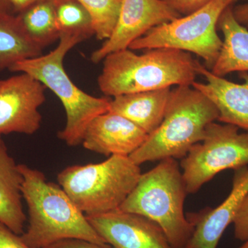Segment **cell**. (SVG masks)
Returning a JSON list of instances; mask_svg holds the SVG:
<instances>
[{
    "label": "cell",
    "mask_w": 248,
    "mask_h": 248,
    "mask_svg": "<svg viewBox=\"0 0 248 248\" xmlns=\"http://www.w3.org/2000/svg\"><path fill=\"white\" fill-rule=\"evenodd\" d=\"M23 177L21 191L29 209V225L21 238L32 248H45L68 239L107 244L61 186L27 165H18Z\"/></svg>",
    "instance_id": "obj_1"
},
{
    "label": "cell",
    "mask_w": 248,
    "mask_h": 248,
    "mask_svg": "<svg viewBox=\"0 0 248 248\" xmlns=\"http://www.w3.org/2000/svg\"><path fill=\"white\" fill-rule=\"evenodd\" d=\"M98 77L99 89L107 97L192 86L197 60L177 49L159 48L138 55L130 48L107 55Z\"/></svg>",
    "instance_id": "obj_2"
},
{
    "label": "cell",
    "mask_w": 248,
    "mask_h": 248,
    "mask_svg": "<svg viewBox=\"0 0 248 248\" xmlns=\"http://www.w3.org/2000/svg\"><path fill=\"white\" fill-rule=\"evenodd\" d=\"M213 102L192 86L171 90L162 122L146 141L130 156L135 164L183 159L202 141L209 125L218 120Z\"/></svg>",
    "instance_id": "obj_3"
},
{
    "label": "cell",
    "mask_w": 248,
    "mask_h": 248,
    "mask_svg": "<svg viewBox=\"0 0 248 248\" xmlns=\"http://www.w3.org/2000/svg\"><path fill=\"white\" fill-rule=\"evenodd\" d=\"M141 174L120 210L146 217L158 225L174 248H186L195 223L184 213L185 183L180 164L169 158Z\"/></svg>",
    "instance_id": "obj_4"
},
{
    "label": "cell",
    "mask_w": 248,
    "mask_h": 248,
    "mask_svg": "<svg viewBox=\"0 0 248 248\" xmlns=\"http://www.w3.org/2000/svg\"><path fill=\"white\" fill-rule=\"evenodd\" d=\"M83 40L62 35L50 53L17 62L9 71L30 75L50 89L61 101L66 115L64 128L58 138L68 146L81 144L86 128L97 116L108 112L110 99L96 97L78 88L67 74L63 60L67 53Z\"/></svg>",
    "instance_id": "obj_5"
},
{
    "label": "cell",
    "mask_w": 248,
    "mask_h": 248,
    "mask_svg": "<svg viewBox=\"0 0 248 248\" xmlns=\"http://www.w3.org/2000/svg\"><path fill=\"white\" fill-rule=\"evenodd\" d=\"M130 156L112 155L99 164L68 166L58 174L60 186L86 217L118 210L141 177Z\"/></svg>",
    "instance_id": "obj_6"
},
{
    "label": "cell",
    "mask_w": 248,
    "mask_h": 248,
    "mask_svg": "<svg viewBox=\"0 0 248 248\" xmlns=\"http://www.w3.org/2000/svg\"><path fill=\"white\" fill-rule=\"evenodd\" d=\"M237 0H212L195 12L176 18L151 30L130 45V50L177 49L195 54L211 70L221 51L223 40L217 33L223 11Z\"/></svg>",
    "instance_id": "obj_7"
},
{
    "label": "cell",
    "mask_w": 248,
    "mask_h": 248,
    "mask_svg": "<svg viewBox=\"0 0 248 248\" xmlns=\"http://www.w3.org/2000/svg\"><path fill=\"white\" fill-rule=\"evenodd\" d=\"M213 122L202 141L195 145L180 163L187 194H195L218 173L248 166V130Z\"/></svg>",
    "instance_id": "obj_8"
},
{
    "label": "cell",
    "mask_w": 248,
    "mask_h": 248,
    "mask_svg": "<svg viewBox=\"0 0 248 248\" xmlns=\"http://www.w3.org/2000/svg\"><path fill=\"white\" fill-rule=\"evenodd\" d=\"M46 88L27 73L0 79V136L32 135L40 129L39 109L45 102Z\"/></svg>",
    "instance_id": "obj_9"
},
{
    "label": "cell",
    "mask_w": 248,
    "mask_h": 248,
    "mask_svg": "<svg viewBox=\"0 0 248 248\" xmlns=\"http://www.w3.org/2000/svg\"><path fill=\"white\" fill-rule=\"evenodd\" d=\"M179 17L162 0H122L115 29L102 46L93 52L91 61L97 63L111 53L129 48L153 28Z\"/></svg>",
    "instance_id": "obj_10"
},
{
    "label": "cell",
    "mask_w": 248,
    "mask_h": 248,
    "mask_svg": "<svg viewBox=\"0 0 248 248\" xmlns=\"http://www.w3.org/2000/svg\"><path fill=\"white\" fill-rule=\"evenodd\" d=\"M86 217L97 234L114 248H174L156 223L138 214L118 209Z\"/></svg>",
    "instance_id": "obj_11"
},
{
    "label": "cell",
    "mask_w": 248,
    "mask_h": 248,
    "mask_svg": "<svg viewBox=\"0 0 248 248\" xmlns=\"http://www.w3.org/2000/svg\"><path fill=\"white\" fill-rule=\"evenodd\" d=\"M148 136L131 121L108 111L91 122L81 144L86 150L106 156H130L146 141Z\"/></svg>",
    "instance_id": "obj_12"
},
{
    "label": "cell",
    "mask_w": 248,
    "mask_h": 248,
    "mask_svg": "<svg viewBox=\"0 0 248 248\" xmlns=\"http://www.w3.org/2000/svg\"><path fill=\"white\" fill-rule=\"evenodd\" d=\"M197 71L206 82L192 83V86L213 103L218 112V122L248 130V73H240L242 84H236L214 75L197 60Z\"/></svg>",
    "instance_id": "obj_13"
},
{
    "label": "cell",
    "mask_w": 248,
    "mask_h": 248,
    "mask_svg": "<svg viewBox=\"0 0 248 248\" xmlns=\"http://www.w3.org/2000/svg\"><path fill=\"white\" fill-rule=\"evenodd\" d=\"M248 192V166H245L234 170L232 190L226 200L193 221L195 229L186 248H217Z\"/></svg>",
    "instance_id": "obj_14"
},
{
    "label": "cell",
    "mask_w": 248,
    "mask_h": 248,
    "mask_svg": "<svg viewBox=\"0 0 248 248\" xmlns=\"http://www.w3.org/2000/svg\"><path fill=\"white\" fill-rule=\"evenodd\" d=\"M171 90L168 88L117 96L110 99L109 111L123 116L151 135L164 119Z\"/></svg>",
    "instance_id": "obj_15"
},
{
    "label": "cell",
    "mask_w": 248,
    "mask_h": 248,
    "mask_svg": "<svg viewBox=\"0 0 248 248\" xmlns=\"http://www.w3.org/2000/svg\"><path fill=\"white\" fill-rule=\"evenodd\" d=\"M22 182L18 165L0 136V223L20 236L27 219L22 204Z\"/></svg>",
    "instance_id": "obj_16"
},
{
    "label": "cell",
    "mask_w": 248,
    "mask_h": 248,
    "mask_svg": "<svg viewBox=\"0 0 248 248\" xmlns=\"http://www.w3.org/2000/svg\"><path fill=\"white\" fill-rule=\"evenodd\" d=\"M232 8H227L218 19V27L223 35V45L210 70L222 78L234 72H248V29L236 20Z\"/></svg>",
    "instance_id": "obj_17"
},
{
    "label": "cell",
    "mask_w": 248,
    "mask_h": 248,
    "mask_svg": "<svg viewBox=\"0 0 248 248\" xmlns=\"http://www.w3.org/2000/svg\"><path fill=\"white\" fill-rule=\"evenodd\" d=\"M42 50L28 37L16 15L0 14V73L17 62L40 56Z\"/></svg>",
    "instance_id": "obj_18"
},
{
    "label": "cell",
    "mask_w": 248,
    "mask_h": 248,
    "mask_svg": "<svg viewBox=\"0 0 248 248\" xmlns=\"http://www.w3.org/2000/svg\"><path fill=\"white\" fill-rule=\"evenodd\" d=\"M16 16L29 39L40 48L44 49L60 40L54 1L36 3Z\"/></svg>",
    "instance_id": "obj_19"
},
{
    "label": "cell",
    "mask_w": 248,
    "mask_h": 248,
    "mask_svg": "<svg viewBox=\"0 0 248 248\" xmlns=\"http://www.w3.org/2000/svg\"><path fill=\"white\" fill-rule=\"evenodd\" d=\"M55 8L60 35L75 36L84 41L94 35L92 18L79 1L58 0Z\"/></svg>",
    "instance_id": "obj_20"
},
{
    "label": "cell",
    "mask_w": 248,
    "mask_h": 248,
    "mask_svg": "<svg viewBox=\"0 0 248 248\" xmlns=\"http://www.w3.org/2000/svg\"><path fill=\"white\" fill-rule=\"evenodd\" d=\"M92 18L94 35L107 40L112 34L118 19L122 0H77Z\"/></svg>",
    "instance_id": "obj_21"
},
{
    "label": "cell",
    "mask_w": 248,
    "mask_h": 248,
    "mask_svg": "<svg viewBox=\"0 0 248 248\" xmlns=\"http://www.w3.org/2000/svg\"><path fill=\"white\" fill-rule=\"evenodd\" d=\"M234 237L241 241L248 239V192L245 196L244 200L234 221Z\"/></svg>",
    "instance_id": "obj_22"
},
{
    "label": "cell",
    "mask_w": 248,
    "mask_h": 248,
    "mask_svg": "<svg viewBox=\"0 0 248 248\" xmlns=\"http://www.w3.org/2000/svg\"><path fill=\"white\" fill-rule=\"evenodd\" d=\"M181 16L195 12L208 4L212 0H162Z\"/></svg>",
    "instance_id": "obj_23"
},
{
    "label": "cell",
    "mask_w": 248,
    "mask_h": 248,
    "mask_svg": "<svg viewBox=\"0 0 248 248\" xmlns=\"http://www.w3.org/2000/svg\"><path fill=\"white\" fill-rule=\"evenodd\" d=\"M0 248H32L28 246L20 235L15 234L6 226L0 223Z\"/></svg>",
    "instance_id": "obj_24"
},
{
    "label": "cell",
    "mask_w": 248,
    "mask_h": 248,
    "mask_svg": "<svg viewBox=\"0 0 248 248\" xmlns=\"http://www.w3.org/2000/svg\"><path fill=\"white\" fill-rule=\"evenodd\" d=\"M45 248H114L108 244H97L86 240L68 239L62 240L58 242Z\"/></svg>",
    "instance_id": "obj_25"
},
{
    "label": "cell",
    "mask_w": 248,
    "mask_h": 248,
    "mask_svg": "<svg viewBox=\"0 0 248 248\" xmlns=\"http://www.w3.org/2000/svg\"><path fill=\"white\" fill-rule=\"evenodd\" d=\"M8 1L11 6L13 14L17 15L23 10L27 9L29 6L36 3L45 1H51L55 2L58 0H8Z\"/></svg>",
    "instance_id": "obj_26"
},
{
    "label": "cell",
    "mask_w": 248,
    "mask_h": 248,
    "mask_svg": "<svg viewBox=\"0 0 248 248\" xmlns=\"http://www.w3.org/2000/svg\"><path fill=\"white\" fill-rule=\"evenodd\" d=\"M233 14L236 20L246 26L248 24V2L246 4L238 5L232 8Z\"/></svg>",
    "instance_id": "obj_27"
},
{
    "label": "cell",
    "mask_w": 248,
    "mask_h": 248,
    "mask_svg": "<svg viewBox=\"0 0 248 248\" xmlns=\"http://www.w3.org/2000/svg\"><path fill=\"white\" fill-rule=\"evenodd\" d=\"M0 14H13L8 0H0Z\"/></svg>",
    "instance_id": "obj_28"
},
{
    "label": "cell",
    "mask_w": 248,
    "mask_h": 248,
    "mask_svg": "<svg viewBox=\"0 0 248 248\" xmlns=\"http://www.w3.org/2000/svg\"><path fill=\"white\" fill-rule=\"evenodd\" d=\"M238 248H248V239L244 241V244Z\"/></svg>",
    "instance_id": "obj_29"
},
{
    "label": "cell",
    "mask_w": 248,
    "mask_h": 248,
    "mask_svg": "<svg viewBox=\"0 0 248 248\" xmlns=\"http://www.w3.org/2000/svg\"><path fill=\"white\" fill-rule=\"evenodd\" d=\"M246 27H247L248 29V25H246Z\"/></svg>",
    "instance_id": "obj_30"
},
{
    "label": "cell",
    "mask_w": 248,
    "mask_h": 248,
    "mask_svg": "<svg viewBox=\"0 0 248 248\" xmlns=\"http://www.w3.org/2000/svg\"><path fill=\"white\" fill-rule=\"evenodd\" d=\"M246 1H248V0H246Z\"/></svg>",
    "instance_id": "obj_31"
}]
</instances>
